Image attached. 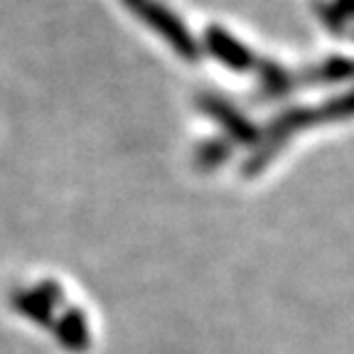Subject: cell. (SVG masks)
Segmentation results:
<instances>
[{"label": "cell", "mask_w": 354, "mask_h": 354, "mask_svg": "<svg viewBox=\"0 0 354 354\" xmlns=\"http://www.w3.org/2000/svg\"><path fill=\"white\" fill-rule=\"evenodd\" d=\"M207 42H209L212 52H214V55H219L221 59L227 62V64L239 66V69H243V66L249 64V57H246V52H243L241 47H239V44L229 37V35L221 32V30L212 28L209 32H207Z\"/></svg>", "instance_id": "1"}, {"label": "cell", "mask_w": 354, "mask_h": 354, "mask_svg": "<svg viewBox=\"0 0 354 354\" xmlns=\"http://www.w3.org/2000/svg\"><path fill=\"white\" fill-rule=\"evenodd\" d=\"M123 3H126L136 15L143 17V22H148V25H153V20L158 17V12L162 10L160 3H153V0H123Z\"/></svg>", "instance_id": "2"}]
</instances>
